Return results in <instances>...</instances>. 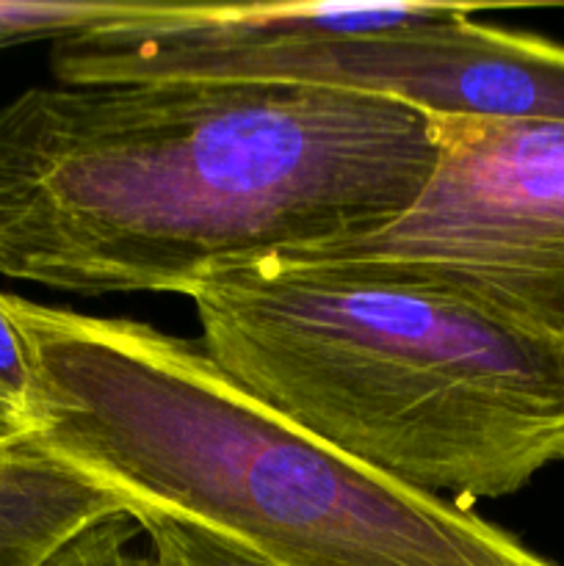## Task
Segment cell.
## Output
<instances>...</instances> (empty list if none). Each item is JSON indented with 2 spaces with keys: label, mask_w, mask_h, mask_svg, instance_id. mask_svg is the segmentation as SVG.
Returning <instances> with one entry per match:
<instances>
[{
  "label": "cell",
  "mask_w": 564,
  "mask_h": 566,
  "mask_svg": "<svg viewBox=\"0 0 564 566\" xmlns=\"http://www.w3.org/2000/svg\"><path fill=\"white\" fill-rule=\"evenodd\" d=\"M111 512H130V501L39 434L0 442V566H42Z\"/></svg>",
  "instance_id": "obj_6"
},
{
  "label": "cell",
  "mask_w": 564,
  "mask_h": 566,
  "mask_svg": "<svg viewBox=\"0 0 564 566\" xmlns=\"http://www.w3.org/2000/svg\"><path fill=\"white\" fill-rule=\"evenodd\" d=\"M180 6L171 0H0V50L59 42L122 22L158 20Z\"/></svg>",
  "instance_id": "obj_7"
},
{
  "label": "cell",
  "mask_w": 564,
  "mask_h": 566,
  "mask_svg": "<svg viewBox=\"0 0 564 566\" xmlns=\"http://www.w3.org/2000/svg\"><path fill=\"white\" fill-rule=\"evenodd\" d=\"M122 22L53 42L59 83L254 81L385 97L429 116L564 122V44L473 20L479 6L401 31L210 39L180 22Z\"/></svg>",
  "instance_id": "obj_4"
},
{
  "label": "cell",
  "mask_w": 564,
  "mask_h": 566,
  "mask_svg": "<svg viewBox=\"0 0 564 566\" xmlns=\"http://www.w3.org/2000/svg\"><path fill=\"white\" fill-rule=\"evenodd\" d=\"M435 119V171L396 221L274 260L435 287L564 346V122Z\"/></svg>",
  "instance_id": "obj_5"
},
{
  "label": "cell",
  "mask_w": 564,
  "mask_h": 566,
  "mask_svg": "<svg viewBox=\"0 0 564 566\" xmlns=\"http://www.w3.org/2000/svg\"><path fill=\"white\" fill-rule=\"evenodd\" d=\"M144 528L130 512H111L66 539L42 566H158L133 551Z\"/></svg>",
  "instance_id": "obj_9"
},
{
  "label": "cell",
  "mask_w": 564,
  "mask_h": 566,
  "mask_svg": "<svg viewBox=\"0 0 564 566\" xmlns=\"http://www.w3.org/2000/svg\"><path fill=\"white\" fill-rule=\"evenodd\" d=\"M188 298L243 390L418 495L470 509L564 459V346L479 304L276 260Z\"/></svg>",
  "instance_id": "obj_3"
},
{
  "label": "cell",
  "mask_w": 564,
  "mask_h": 566,
  "mask_svg": "<svg viewBox=\"0 0 564 566\" xmlns=\"http://www.w3.org/2000/svg\"><path fill=\"white\" fill-rule=\"evenodd\" d=\"M36 434L119 492L274 566H553L470 509L370 473L260 403L199 340L3 293Z\"/></svg>",
  "instance_id": "obj_2"
},
{
  "label": "cell",
  "mask_w": 564,
  "mask_h": 566,
  "mask_svg": "<svg viewBox=\"0 0 564 566\" xmlns=\"http://www.w3.org/2000/svg\"><path fill=\"white\" fill-rule=\"evenodd\" d=\"M31 434H36L31 363L0 293V442L22 440Z\"/></svg>",
  "instance_id": "obj_10"
},
{
  "label": "cell",
  "mask_w": 564,
  "mask_h": 566,
  "mask_svg": "<svg viewBox=\"0 0 564 566\" xmlns=\"http://www.w3.org/2000/svg\"><path fill=\"white\" fill-rule=\"evenodd\" d=\"M130 514L149 536L158 566H274L188 520L142 506H130Z\"/></svg>",
  "instance_id": "obj_8"
},
{
  "label": "cell",
  "mask_w": 564,
  "mask_h": 566,
  "mask_svg": "<svg viewBox=\"0 0 564 566\" xmlns=\"http://www.w3.org/2000/svg\"><path fill=\"white\" fill-rule=\"evenodd\" d=\"M435 116L254 81L31 86L0 103V276L81 296L370 235L418 199Z\"/></svg>",
  "instance_id": "obj_1"
}]
</instances>
